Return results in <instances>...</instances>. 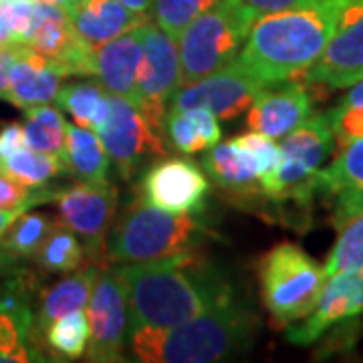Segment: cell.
Returning a JSON list of instances; mask_svg holds the SVG:
<instances>
[{"mask_svg": "<svg viewBox=\"0 0 363 363\" xmlns=\"http://www.w3.org/2000/svg\"><path fill=\"white\" fill-rule=\"evenodd\" d=\"M128 297L130 329H166L234 298L226 274L194 250L116 269Z\"/></svg>", "mask_w": 363, "mask_h": 363, "instance_id": "6da1fadb", "label": "cell"}, {"mask_svg": "<svg viewBox=\"0 0 363 363\" xmlns=\"http://www.w3.org/2000/svg\"><path fill=\"white\" fill-rule=\"evenodd\" d=\"M343 0H311L286 11L262 14L233 63L264 87L303 81L333 33Z\"/></svg>", "mask_w": 363, "mask_h": 363, "instance_id": "7a4b0ae2", "label": "cell"}, {"mask_svg": "<svg viewBox=\"0 0 363 363\" xmlns=\"http://www.w3.org/2000/svg\"><path fill=\"white\" fill-rule=\"evenodd\" d=\"M257 323L255 313L234 297L212 311L166 329L138 327L128 333V339L138 362H224L250 347Z\"/></svg>", "mask_w": 363, "mask_h": 363, "instance_id": "3957f363", "label": "cell"}, {"mask_svg": "<svg viewBox=\"0 0 363 363\" xmlns=\"http://www.w3.org/2000/svg\"><path fill=\"white\" fill-rule=\"evenodd\" d=\"M204 228L192 214H174L142 198L117 218L107 245L111 262H150L200 247Z\"/></svg>", "mask_w": 363, "mask_h": 363, "instance_id": "277c9868", "label": "cell"}, {"mask_svg": "<svg viewBox=\"0 0 363 363\" xmlns=\"http://www.w3.org/2000/svg\"><path fill=\"white\" fill-rule=\"evenodd\" d=\"M325 281L323 267L293 242L277 245L259 262L260 298L279 325L305 319L321 297Z\"/></svg>", "mask_w": 363, "mask_h": 363, "instance_id": "5b68a950", "label": "cell"}, {"mask_svg": "<svg viewBox=\"0 0 363 363\" xmlns=\"http://www.w3.org/2000/svg\"><path fill=\"white\" fill-rule=\"evenodd\" d=\"M255 18L236 2L222 0L194 18L178 39L182 85L228 67L242 49Z\"/></svg>", "mask_w": 363, "mask_h": 363, "instance_id": "8992f818", "label": "cell"}, {"mask_svg": "<svg viewBox=\"0 0 363 363\" xmlns=\"http://www.w3.org/2000/svg\"><path fill=\"white\" fill-rule=\"evenodd\" d=\"M333 143L335 135L329 116H309L283 138L279 145V164L271 174L260 178V190L272 200H309L315 194V176L331 156Z\"/></svg>", "mask_w": 363, "mask_h": 363, "instance_id": "52a82bcc", "label": "cell"}, {"mask_svg": "<svg viewBox=\"0 0 363 363\" xmlns=\"http://www.w3.org/2000/svg\"><path fill=\"white\" fill-rule=\"evenodd\" d=\"M143 59L138 71V109L150 125L164 133V121L182 87L178 40L150 21L142 25Z\"/></svg>", "mask_w": 363, "mask_h": 363, "instance_id": "ba28073f", "label": "cell"}, {"mask_svg": "<svg viewBox=\"0 0 363 363\" xmlns=\"http://www.w3.org/2000/svg\"><path fill=\"white\" fill-rule=\"evenodd\" d=\"M363 81V0H343L333 33L303 83L345 89Z\"/></svg>", "mask_w": 363, "mask_h": 363, "instance_id": "9c48e42d", "label": "cell"}, {"mask_svg": "<svg viewBox=\"0 0 363 363\" xmlns=\"http://www.w3.org/2000/svg\"><path fill=\"white\" fill-rule=\"evenodd\" d=\"M109 116L95 131L121 178L130 180L145 157L166 156L168 147L142 111L125 97L109 93Z\"/></svg>", "mask_w": 363, "mask_h": 363, "instance_id": "30bf717a", "label": "cell"}, {"mask_svg": "<svg viewBox=\"0 0 363 363\" xmlns=\"http://www.w3.org/2000/svg\"><path fill=\"white\" fill-rule=\"evenodd\" d=\"M89 350L87 359L116 363L123 359V343L130 329L128 297L117 271H99L87 303Z\"/></svg>", "mask_w": 363, "mask_h": 363, "instance_id": "8fae6325", "label": "cell"}, {"mask_svg": "<svg viewBox=\"0 0 363 363\" xmlns=\"http://www.w3.org/2000/svg\"><path fill=\"white\" fill-rule=\"evenodd\" d=\"M262 87V83L230 63L212 75L182 85L169 105L168 113L198 107L220 119H233L250 109Z\"/></svg>", "mask_w": 363, "mask_h": 363, "instance_id": "7c38bea8", "label": "cell"}, {"mask_svg": "<svg viewBox=\"0 0 363 363\" xmlns=\"http://www.w3.org/2000/svg\"><path fill=\"white\" fill-rule=\"evenodd\" d=\"M208 196L206 174L194 160L164 157L145 172L142 200L174 214H198Z\"/></svg>", "mask_w": 363, "mask_h": 363, "instance_id": "4fadbf2b", "label": "cell"}, {"mask_svg": "<svg viewBox=\"0 0 363 363\" xmlns=\"http://www.w3.org/2000/svg\"><path fill=\"white\" fill-rule=\"evenodd\" d=\"M65 224L85 240L91 257L105 250V236L116 218L117 190L109 184L81 182L55 196Z\"/></svg>", "mask_w": 363, "mask_h": 363, "instance_id": "5bb4252c", "label": "cell"}, {"mask_svg": "<svg viewBox=\"0 0 363 363\" xmlns=\"http://www.w3.org/2000/svg\"><path fill=\"white\" fill-rule=\"evenodd\" d=\"M363 313V271L339 272L327 277L321 297L305 321L286 329L295 345H311L333 325L351 321Z\"/></svg>", "mask_w": 363, "mask_h": 363, "instance_id": "9a60e30c", "label": "cell"}, {"mask_svg": "<svg viewBox=\"0 0 363 363\" xmlns=\"http://www.w3.org/2000/svg\"><path fill=\"white\" fill-rule=\"evenodd\" d=\"M311 116V95L305 83L283 81L272 83L259 91L250 105L247 123L272 140L285 138Z\"/></svg>", "mask_w": 363, "mask_h": 363, "instance_id": "2e32d148", "label": "cell"}, {"mask_svg": "<svg viewBox=\"0 0 363 363\" xmlns=\"http://www.w3.org/2000/svg\"><path fill=\"white\" fill-rule=\"evenodd\" d=\"M143 59L142 26L107 40L95 51V77L111 95L138 107V71Z\"/></svg>", "mask_w": 363, "mask_h": 363, "instance_id": "e0dca14e", "label": "cell"}, {"mask_svg": "<svg viewBox=\"0 0 363 363\" xmlns=\"http://www.w3.org/2000/svg\"><path fill=\"white\" fill-rule=\"evenodd\" d=\"M67 13L75 35L91 49L150 21V14L131 11L119 0H77Z\"/></svg>", "mask_w": 363, "mask_h": 363, "instance_id": "ac0fdd59", "label": "cell"}, {"mask_svg": "<svg viewBox=\"0 0 363 363\" xmlns=\"http://www.w3.org/2000/svg\"><path fill=\"white\" fill-rule=\"evenodd\" d=\"M61 71L52 61L39 52L23 47L18 59L9 71V87L4 99H9L21 109H28L35 105H45L57 97L63 81Z\"/></svg>", "mask_w": 363, "mask_h": 363, "instance_id": "d6986e66", "label": "cell"}, {"mask_svg": "<svg viewBox=\"0 0 363 363\" xmlns=\"http://www.w3.org/2000/svg\"><path fill=\"white\" fill-rule=\"evenodd\" d=\"M79 43L81 39L73 30L67 9L37 2L35 28H33V35L26 40L25 47L47 57L55 65H59L77 49Z\"/></svg>", "mask_w": 363, "mask_h": 363, "instance_id": "ffe728a7", "label": "cell"}, {"mask_svg": "<svg viewBox=\"0 0 363 363\" xmlns=\"http://www.w3.org/2000/svg\"><path fill=\"white\" fill-rule=\"evenodd\" d=\"M61 160L67 172L73 174L79 182H107V169L111 160L107 156L97 131L81 125H67L65 152Z\"/></svg>", "mask_w": 363, "mask_h": 363, "instance_id": "44dd1931", "label": "cell"}, {"mask_svg": "<svg viewBox=\"0 0 363 363\" xmlns=\"http://www.w3.org/2000/svg\"><path fill=\"white\" fill-rule=\"evenodd\" d=\"M164 133L182 154H196L220 142L222 130L218 117L206 109H182L169 111L164 121Z\"/></svg>", "mask_w": 363, "mask_h": 363, "instance_id": "7402d4cb", "label": "cell"}, {"mask_svg": "<svg viewBox=\"0 0 363 363\" xmlns=\"http://www.w3.org/2000/svg\"><path fill=\"white\" fill-rule=\"evenodd\" d=\"M204 168L210 178L228 192H245L255 190L260 182V172L252 156L238 147L230 140L226 143H216L204 157Z\"/></svg>", "mask_w": 363, "mask_h": 363, "instance_id": "603a6c76", "label": "cell"}, {"mask_svg": "<svg viewBox=\"0 0 363 363\" xmlns=\"http://www.w3.org/2000/svg\"><path fill=\"white\" fill-rule=\"evenodd\" d=\"M97 274H99L97 267H87V269L79 271L77 274L67 277L55 286H51L43 295V305H40L39 315L40 327L47 329L52 321L65 317L69 313L87 307L91 291H93L95 281H97Z\"/></svg>", "mask_w": 363, "mask_h": 363, "instance_id": "cb8c5ba5", "label": "cell"}, {"mask_svg": "<svg viewBox=\"0 0 363 363\" xmlns=\"http://www.w3.org/2000/svg\"><path fill=\"white\" fill-rule=\"evenodd\" d=\"M33 315L18 291L0 295V362H30L33 353L26 347V335Z\"/></svg>", "mask_w": 363, "mask_h": 363, "instance_id": "d4e9b609", "label": "cell"}, {"mask_svg": "<svg viewBox=\"0 0 363 363\" xmlns=\"http://www.w3.org/2000/svg\"><path fill=\"white\" fill-rule=\"evenodd\" d=\"M57 104L75 119L81 128L97 130L109 116V93H105L101 85L93 83H73L57 93Z\"/></svg>", "mask_w": 363, "mask_h": 363, "instance_id": "484cf974", "label": "cell"}, {"mask_svg": "<svg viewBox=\"0 0 363 363\" xmlns=\"http://www.w3.org/2000/svg\"><path fill=\"white\" fill-rule=\"evenodd\" d=\"M353 186H363V138L339 147L335 160L315 176V192L337 194Z\"/></svg>", "mask_w": 363, "mask_h": 363, "instance_id": "4316f807", "label": "cell"}, {"mask_svg": "<svg viewBox=\"0 0 363 363\" xmlns=\"http://www.w3.org/2000/svg\"><path fill=\"white\" fill-rule=\"evenodd\" d=\"M25 111L26 121L23 128H25L26 145L37 152L59 157L63 156L67 138V123L63 116L47 104L28 107Z\"/></svg>", "mask_w": 363, "mask_h": 363, "instance_id": "83f0119b", "label": "cell"}, {"mask_svg": "<svg viewBox=\"0 0 363 363\" xmlns=\"http://www.w3.org/2000/svg\"><path fill=\"white\" fill-rule=\"evenodd\" d=\"M0 172L21 182L26 188H40L59 172H65V166L59 156L37 152L26 145L6 157L4 162H0Z\"/></svg>", "mask_w": 363, "mask_h": 363, "instance_id": "f1b7e54d", "label": "cell"}, {"mask_svg": "<svg viewBox=\"0 0 363 363\" xmlns=\"http://www.w3.org/2000/svg\"><path fill=\"white\" fill-rule=\"evenodd\" d=\"M37 260L45 271L71 272L83 262V247L67 224L55 222L37 250Z\"/></svg>", "mask_w": 363, "mask_h": 363, "instance_id": "f546056e", "label": "cell"}, {"mask_svg": "<svg viewBox=\"0 0 363 363\" xmlns=\"http://www.w3.org/2000/svg\"><path fill=\"white\" fill-rule=\"evenodd\" d=\"M89 333L87 313L79 309L47 327V343L55 355L63 359H79L87 350Z\"/></svg>", "mask_w": 363, "mask_h": 363, "instance_id": "4dcf8cb0", "label": "cell"}, {"mask_svg": "<svg viewBox=\"0 0 363 363\" xmlns=\"http://www.w3.org/2000/svg\"><path fill=\"white\" fill-rule=\"evenodd\" d=\"M325 277L363 271V214L339 228V238L323 267Z\"/></svg>", "mask_w": 363, "mask_h": 363, "instance_id": "1f68e13d", "label": "cell"}, {"mask_svg": "<svg viewBox=\"0 0 363 363\" xmlns=\"http://www.w3.org/2000/svg\"><path fill=\"white\" fill-rule=\"evenodd\" d=\"M55 222L45 216V214H21L13 226L9 228L11 233L2 236V247L9 252H13L14 257H26V255H35L43 240L47 238V234L51 233Z\"/></svg>", "mask_w": 363, "mask_h": 363, "instance_id": "d6a6232c", "label": "cell"}, {"mask_svg": "<svg viewBox=\"0 0 363 363\" xmlns=\"http://www.w3.org/2000/svg\"><path fill=\"white\" fill-rule=\"evenodd\" d=\"M222 0H152L156 25L178 40L182 30Z\"/></svg>", "mask_w": 363, "mask_h": 363, "instance_id": "836d02e7", "label": "cell"}, {"mask_svg": "<svg viewBox=\"0 0 363 363\" xmlns=\"http://www.w3.org/2000/svg\"><path fill=\"white\" fill-rule=\"evenodd\" d=\"M238 147H242L248 152L252 160L257 162L260 172V178L271 174L274 166L279 164V145L274 143L272 138L260 133V131H250V133H242L233 140Z\"/></svg>", "mask_w": 363, "mask_h": 363, "instance_id": "e575fe53", "label": "cell"}, {"mask_svg": "<svg viewBox=\"0 0 363 363\" xmlns=\"http://www.w3.org/2000/svg\"><path fill=\"white\" fill-rule=\"evenodd\" d=\"M26 186L21 182L13 180L11 176L0 172V210H9V212H25L33 204L47 202L49 196H33Z\"/></svg>", "mask_w": 363, "mask_h": 363, "instance_id": "d590c367", "label": "cell"}, {"mask_svg": "<svg viewBox=\"0 0 363 363\" xmlns=\"http://www.w3.org/2000/svg\"><path fill=\"white\" fill-rule=\"evenodd\" d=\"M359 214H363V186L345 188V190L335 194L333 224L337 230Z\"/></svg>", "mask_w": 363, "mask_h": 363, "instance_id": "8d00e7d4", "label": "cell"}, {"mask_svg": "<svg viewBox=\"0 0 363 363\" xmlns=\"http://www.w3.org/2000/svg\"><path fill=\"white\" fill-rule=\"evenodd\" d=\"M252 18H259L262 14L277 13V11H286L298 4L311 2V0H236Z\"/></svg>", "mask_w": 363, "mask_h": 363, "instance_id": "74e56055", "label": "cell"}, {"mask_svg": "<svg viewBox=\"0 0 363 363\" xmlns=\"http://www.w3.org/2000/svg\"><path fill=\"white\" fill-rule=\"evenodd\" d=\"M26 147L25 128L18 123H11L0 131V162H4L9 156H13L14 152Z\"/></svg>", "mask_w": 363, "mask_h": 363, "instance_id": "f35d334b", "label": "cell"}, {"mask_svg": "<svg viewBox=\"0 0 363 363\" xmlns=\"http://www.w3.org/2000/svg\"><path fill=\"white\" fill-rule=\"evenodd\" d=\"M23 47L25 45H11V47H2L0 49V97L2 99H4L6 87H9V71H11V65L18 59Z\"/></svg>", "mask_w": 363, "mask_h": 363, "instance_id": "ab89813d", "label": "cell"}, {"mask_svg": "<svg viewBox=\"0 0 363 363\" xmlns=\"http://www.w3.org/2000/svg\"><path fill=\"white\" fill-rule=\"evenodd\" d=\"M23 212H9V210H0V240L6 234V230L13 226V222L21 216Z\"/></svg>", "mask_w": 363, "mask_h": 363, "instance_id": "60d3db41", "label": "cell"}, {"mask_svg": "<svg viewBox=\"0 0 363 363\" xmlns=\"http://www.w3.org/2000/svg\"><path fill=\"white\" fill-rule=\"evenodd\" d=\"M343 101L351 105H362L363 107V81L355 83V85H351V91L345 95V97H343Z\"/></svg>", "mask_w": 363, "mask_h": 363, "instance_id": "b9f144b4", "label": "cell"}, {"mask_svg": "<svg viewBox=\"0 0 363 363\" xmlns=\"http://www.w3.org/2000/svg\"><path fill=\"white\" fill-rule=\"evenodd\" d=\"M11 45H16V43H14L13 35H11V28L6 25L4 16L0 13V49L2 47H11Z\"/></svg>", "mask_w": 363, "mask_h": 363, "instance_id": "7bdbcfd3", "label": "cell"}, {"mask_svg": "<svg viewBox=\"0 0 363 363\" xmlns=\"http://www.w3.org/2000/svg\"><path fill=\"white\" fill-rule=\"evenodd\" d=\"M119 2L125 4L131 11H138V13H147L152 6V0H119Z\"/></svg>", "mask_w": 363, "mask_h": 363, "instance_id": "ee69618b", "label": "cell"}, {"mask_svg": "<svg viewBox=\"0 0 363 363\" xmlns=\"http://www.w3.org/2000/svg\"><path fill=\"white\" fill-rule=\"evenodd\" d=\"M14 257L13 252H9L6 248L4 250H0V272H4V271H9L11 267L14 264Z\"/></svg>", "mask_w": 363, "mask_h": 363, "instance_id": "f6af8a7d", "label": "cell"}, {"mask_svg": "<svg viewBox=\"0 0 363 363\" xmlns=\"http://www.w3.org/2000/svg\"><path fill=\"white\" fill-rule=\"evenodd\" d=\"M33 2H40V4H55V6H63V9H71L77 0H33Z\"/></svg>", "mask_w": 363, "mask_h": 363, "instance_id": "bcb514c9", "label": "cell"}]
</instances>
